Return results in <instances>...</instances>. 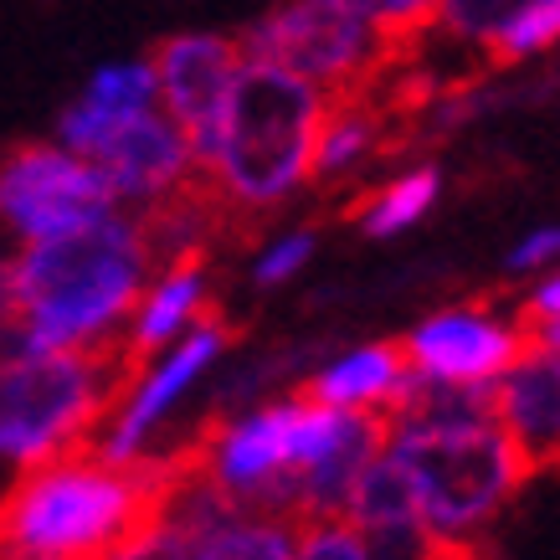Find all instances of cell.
<instances>
[{
    "label": "cell",
    "mask_w": 560,
    "mask_h": 560,
    "mask_svg": "<svg viewBox=\"0 0 560 560\" xmlns=\"http://www.w3.org/2000/svg\"><path fill=\"white\" fill-rule=\"evenodd\" d=\"M360 11L375 21V32L396 42V47H417L427 32H432V16H438L442 0H355Z\"/></svg>",
    "instance_id": "24"
},
{
    "label": "cell",
    "mask_w": 560,
    "mask_h": 560,
    "mask_svg": "<svg viewBox=\"0 0 560 560\" xmlns=\"http://www.w3.org/2000/svg\"><path fill=\"white\" fill-rule=\"evenodd\" d=\"M329 114V93L299 72L242 57L221 119L196 144L206 190L221 201L232 232L278 217L314 186L319 124Z\"/></svg>",
    "instance_id": "1"
},
{
    "label": "cell",
    "mask_w": 560,
    "mask_h": 560,
    "mask_svg": "<svg viewBox=\"0 0 560 560\" xmlns=\"http://www.w3.org/2000/svg\"><path fill=\"white\" fill-rule=\"evenodd\" d=\"M237 47L242 57H262L308 78L329 98L375 88L411 51L375 32L355 0H283L237 36Z\"/></svg>",
    "instance_id": "6"
},
{
    "label": "cell",
    "mask_w": 560,
    "mask_h": 560,
    "mask_svg": "<svg viewBox=\"0 0 560 560\" xmlns=\"http://www.w3.org/2000/svg\"><path fill=\"white\" fill-rule=\"evenodd\" d=\"M237 340V329L221 319V314H206L196 329H186L175 345L154 350L150 360L129 365L114 407L103 417V427L93 432V453L114 463H175L186 453H175L171 442V422L180 417V407L190 401V390L211 381L217 365L226 360Z\"/></svg>",
    "instance_id": "7"
},
{
    "label": "cell",
    "mask_w": 560,
    "mask_h": 560,
    "mask_svg": "<svg viewBox=\"0 0 560 560\" xmlns=\"http://www.w3.org/2000/svg\"><path fill=\"white\" fill-rule=\"evenodd\" d=\"M201 540L186 520H175L171 510H154L135 535H124L114 550H103L98 560H196L201 556Z\"/></svg>",
    "instance_id": "20"
},
{
    "label": "cell",
    "mask_w": 560,
    "mask_h": 560,
    "mask_svg": "<svg viewBox=\"0 0 560 560\" xmlns=\"http://www.w3.org/2000/svg\"><path fill=\"white\" fill-rule=\"evenodd\" d=\"M114 206L119 196L98 171V160L57 139H32L0 154V232L16 237L21 247L88 226Z\"/></svg>",
    "instance_id": "8"
},
{
    "label": "cell",
    "mask_w": 560,
    "mask_h": 560,
    "mask_svg": "<svg viewBox=\"0 0 560 560\" xmlns=\"http://www.w3.org/2000/svg\"><path fill=\"white\" fill-rule=\"evenodd\" d=\"M525 0H442L432 16V36H442V47H474L483 51L489 36L520 11Z\"/></svg>",
    "instance_id": "21"
},
{
    "label": "cell",
    "mask_w": 560,
    "mask_h": 560,
    "mask_svg": "<svg viewBox=\"0 0 560 560\" xmlns=\"http://www.w3.org/2000/svg\"><path fill=\"white\" fill-rule=\"evenodd\" d=\"M21 314V293H16V257L0 253V329H11Z\"/></svg>",
    "instance_id": "27"
},
{
    "label": "cell",
    "mask_w": 560,
    "mask_h": 560,
    "mask_svg": "<svg viewBox=\"0 0 560 560\" xmlns=\"http://www.w3.org/2000/svg\"><path fill=\"white\" fill-rule=\"evenodd\" d=\"M560 262V226H540V232H529L510 257H504V268L510 272H540V268H556Z\"/></svg>",
    "instance_id": "25"
},
{
    "label": "cell",
    "mask_w": 560,
    "mask_h": 560,
    "mask_svg": "<svg viewBox=\"0 0 560 560\" xmlns=\"http://www.w3.org/2000/svg\"><path fill=\"white\" fill-rule=\"evenodd\" d=\"M493 422L525 453L529 474H560V350L529 340L493 381Z\"/></svg>",
    "instance_id": "12"
},
{
    "label": "cell",
    "mask_w": 560,
    "mask_h": 560,
    "mask_svg": "<svg viewBox=\"0 0 560 560\" xmlns=\"http://www.w3.org/2000/svg\"><path fill=\"white\" fill-rule=\"evenodd\" d=\"M150 68L154 88H160V108L186 129L190 150H196L211 135V124L221 119V103L242 68V47L237 36L221 32H175L154 47Z\"/></svg>",
    "instance_id": "11"
},
{
    "label": "cell",
    "mask_w": 560,
    "mask_h": 560,
    "mask_svg": "<svg viewBox=\"0 0 560 560\" xmlns=\"http://www.w3.org/2000/svg\"><path fill=\"white\" fill-rule=\"evenodd\" d=\"M386 453L411 478L422 525L442 545V560H489L493 525L529 483L525 453L499 422L411 427L390 422Z\"/></svg>",
    "instance_id": "4"
},
{
    "label": "cell",
    "mask_w": 560,
    "mask_h": 560,
    "mask_svg": "<svg viewBox=\"0 0 560 560\" xmlns=\"http://www.w3.org/2000/svg\"><path fill=\"white\" fill-rule=\"evenodd\" d=\"M206 314H217V289H211L206 257H175V262H160V268L150 272L144 293H139L129 324H124L119 355L129 360V365H139V360H150L154 350L175 345L186 329H196Z\"/></svg>",
    "instance_id": "13"
},
{
    "label": "cell",
    "mask_w": 560,
    "mask_h": 560,
    "mask_svg": "<svg viewBox=\"0 0 560 560\" xmlns=\"http://www.w3.org/2000/svg\"><path fill=\"white\" fill-rule=\"evenodd\" d=\"M520 319H525V324L560 319V268H556V272H545L540 289H529V299L520 304Z\"/></svg>",
    "instance_id": "26"
},
{
    "label": "cell",
    "mask_w": 560,
    "mask_h": 560,
    "mask_svg": "<svg viewBox=\"0 0 560 560\" xmlns=\"http://www.w3.org/2000/svg\"><path fill=\"white\" fill-rule=\"evenodd\" d=\"M175 463H114L78 447L5 478L0 560H98L165 499Z\"/></svg>",
    "instance_id": "3"
},
{
    "label": "cell",
    "mask_w": 560,
    "mask_h": 560,
    "mask_svg": "<svg viewBox=\"0 0 560 560\" xmlns=\"http://www.w3.org/2000/svg\"><path fill=\"white\" fill-rule=\"evenodd\" d=\"M93 160L108 175L119 206H129V211H150V206L171 201V196H180L186 186L201 180L190 135L165 108H144L129 124H119Z\"/></svg>",
    "instance_id": "10"
},
{
    "label": "cell",
    "mask_w": 560,
    "mask_h": 560,
    "mask_svg": "<svg viewBox=\"0 0 560 560\" xmlns=\"http://www.w3.org/2000/svg\"><path fill=\"white\" fill-rule=\"evenodd\" d=\"M314 247H319V237H314L308 226L268 237L262 247H257V257H253V283L257 289H283V283H293V278L308 268Z\"/></svg>",
    "instance_id": "23"
},
{
    "label": "cell",
    "mask_w": 560,
    "mask_h": 560,
    "mask_svg": "<svg viewBox=\"0 0 560 560\" xmlns=\"http://www.w3.org/2000/svg\"><path fill=\"white\" fill-rule=\"evenodd\" d=\"M529 324L514 314H499L493 304H458L427 314L407 340V371L438 375V381H468V386H493L510 371L514 360L525 355Z\"/></svg>",
    "instance_id": "9"
},
{
    "label": "cell",
    "mask_w": 560,
    "mask_h": 560,
    "mask_svg": "<svg viewBox=\"0 0 560 560\" xmlns=\"http://www.w3.org/2000/svg\"><path fill=\"white\" fill-rule=\"evenodd\" d=\"M401 381H407L401 345H355V350H340L335 360H319L299 381V390L340 411H390Z\"/></svg>",
    "instance_id": "16"
},
{
    "label": "cell",
    "mask_w": 560,
    "mask_h": 560,
    "mask_svg": "<svg viewBox=\"0 0 560 560\" xmlns=\"http://www.w3.org/2000/svg\"><path fill=\"white\" fill-rule=\"evenodd\" d=\"M293 529L299 520L283 514H232L201 540L196 560H293Z\"/></svg>",
    "instance_id": "18"
},
{
    "label": "cell",
    "mask_w": 560,
    "mask_h": 560,
    "mask_svg": "<svg viewBox=\"0 0 560 560\" xmlns=\"http://www.w3.org/2000/svg\"><path fill=\"white\" fill-rule=\"evenodd\" d=\"M144 108H160V88H154L150 57H144V62H139V57L135 62H103V68L88 72L83 93L57 114L51 139L93 160V154L103 150V139L114 135L119 124H129L135 114H144Z\"/></svg>",
    "instance_id": "15"
},
{
    "label": "cell",
    "mask_w": 560,
    "mask_h": 560,
    "mask_svg": "<svg viewBox=\"0 0 560 560\" xmlns=\"http://www.w3.org/2000/svg\"><path fill=\"white\" fill-rule=\"evenodd\" d=\"M124 375L119 350H42L16 324L0 329V474L88 447Z\"/></svg>",
    "instance_id": "5"
},
{
    "label": "cell",
    "mask_w": 560,
    "mask_h": 560,
    "mask_svg": "<svg viewBox=\"0 0 560 560\" xmlns=\"http://www.w3.org/2000/svg\"><path fill=\"white\" fill-rule=\"evenodd\" d=\"M438 190H442V171L438 165H417V171H401L381 180L375 190H365L355 201V221L365 237H396L407 232L417 221L438 206Z\"/></svg>",
    "instance_id": "17"
},
{
    "label": "cell",
    "mask_w": 560,
    "mask_h": 560,
    "mask_svg": "<svg viewBox=\"0 0 560 560\" xmlns=\"http://www.w3.org/2000/svg\"><path fill=\"white\" fill-rule=\"evenodd\" d=\"M560 42V0H525L499 32L489 36V68H514L525 57H540Z\"/></svg>",
    "instance_id": "19"
},
{
    "label": "cell",
    "mask_w": 560,
    "mask_h": 560,
    "mask_svg": "<svg viewBox=\"0 0 560 560\" xmlns=\"http://www.w3.org/2000/svg\"><path fill=\"white\" fill-rule=\"evenodd\" d=\"M293 560H371V550L345 514H324V520H299Z\"/></svg>",
    "instance_id": "22"
},
{
    "label": "cell",
    "mask_w": 560,
    "mask_h": 560,
    "mask_svg": "<svg viewBox=\"0 0 560 560\" xmlns=\"http://www.w3.org/2000/svg\"><path fill=\"white\" fill-rule=\"evenodd\" d=\"M396 124L411 119L396 114L381 93H340V98H329V114L319 124V150H314V186L319 190L355 186L360 175L381 165L401 144Z\"/></svg>",
    "instance_id": "14"
},
{
    "label": "cell",
    "mask_w": 560,
    "mask_h": 560,
    "mask_svg": "<svg viewBox=\"0 0 560 560\" xmlns=\"http://www.w3.org/2000/svg\"><path fill=\"white\" fill-rule=\"evenodd\" d=\"M154 272L144 217L114 206L62 237L16 253V329L42 350H119V335Z\"/></svg>",
    "instance_id": "2"
}]
</instances>
